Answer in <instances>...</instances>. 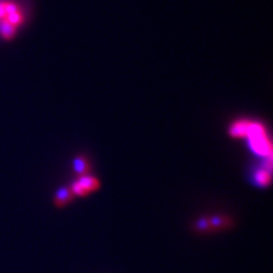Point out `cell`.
Segmentation results:
<instances>
[{
    "label": "cell",
    "instance_id": "6da1fadb",
    "mask_svg": "<svg viewBox=\"0 0 273 273\" xmlns=\"http://www.w3.org/2000/svg\"><path fill=\"white\" fill-rule=\"evenodd\" d=\"M246 136L248 138L249 147L252 148V151L257 154L259 156L263 157H271L272 154V147L270 140L267 139L265 134V130L262 124L259 123H250L248 125L247 134Z\"/></svg>",
    "mask_w": 273,
    "mask_h": 273
},
{
    "label": "cell",
    "instance_id": "7a4b0ae2",
    "mask_svg": "<svg viewBox=\"0 0 273 273\" xmlns=\"http://www.w3.org/2000/svg\"><path fill=\"white\" fill-rule=\"evenodd\" d=\"M99 188V181L92 175H81L76 182H73L71 190L74 196H86L91 191H95Z\"/></svg>",
    "mask_w": 273,
    "mask_h": 273
},
{
    "label": "cell",
    "instance_id": "5b68a950",
    "mask_svg": "<svg viewBox=\"0 0 273 273\" xmlns=\"http://www.w3.org/2000/svg\"><path fill=\"white\" fill-rule=\"evenodd\" d=\"M73 170H74V172L80 175V177L81 175H86L90 170L89 162L87 161L86 157L79 156L73 162Z\"/></svg>",
    "mask_w": 273,
    "mask_h": 273
},
{
    "label": "cell",
    "instance_id": "3957f363",
    "mask_svg": "<svg viewBox=\"0 0 273 273\" xmlns=\"http://www.w3.org/2000/svg\"><path fill=\"white\" fill-rule=\"evenodd\" d=\"M271 160L266 163V165H264L261 169L256 170V172L254 174V180L256 184L261 187H266L271 182Z\"/></svg>",
    "mask_w": 273,
    "mask_h": 273
},
{
    "label": "cell",
    "instance_id": "277c9868",
    "mask_svg": "<svg viewBox=\"0 0 273 273\" xmlns=\"http://www.w3.org/2000/svg\"><path fill=\"white\" fill-rule=\"evenodd\" d=\"M73 198H74V193L72 192L71 188L63 187L56 191L54 201L56 206H58V208H63V206H65L66 204H69L70 201L73 200Z\"/></svg>",
    "mask_w": 273,
    "mask_h": 273
},
{
    "label": "cell",
    "instance_id": "ba28073f",
    "mask_svg": "<svg viewBox=\"0 0 273 273\" xmlns=\"http://www.w3.org/2000/svg\"><path fill=\"white\" fill-rule=\"evenodd\" d=\"M0 33H2L4 39H7V40L8 39H12L16 33V26L8 23L5 20H3L2 23H0Z\"/></svg>",
    "mask_w": 273,
    "mask_h": 273
},
{
    "label": "cell",
    "instance_id": "8992f818",
    "mask_svg": "<svg viewBox=\"0 0 273 273\" xmlns=\"http://www.w3.org/2000/svg\"><path fill=\"white\" fill-rule=\"evenodd\" d=\"M248 125H249V122L247 121H239L235 123L230 130L231 135L238 136V138H240V136H246V134H247Z\"/></svg>",
    "mask_w": 273,
    "mask_h": 273
},
{
    "label": "cell",
    "instance_id": "52a82bcc",
    "mask_svg": "<svg viewBox=\"0 0 273 273\" xmlns=\"http://www.w3.org/2000/svg\"><path fill=\"white\" fill-rule=\"evenodd\" d=\"M17 11H20L19 6L11 2H0V20H5V17L10 14H13Z\"/></svg>",
    "mask_w": 273,
    "mask_h": 273
},
{
    "label": "cell",
    "instance_id": "9c48e42d",
    "mask_svg": "<svg viewBox=\"0 0 273 273\" xmlns=\"http://www.w3.org/2000/svg\"><path fill=\"white\" fill-rule=\"evenodd\" d=\"M5 21H7L8 23H11L12 25H14L17 28V26H20L24 22V15L22 14L21 11H17L15 13H13V14L7 15L5 17Z\"/></svg>",
    "mask_w": 273,
    "mask_h": 273
}]
</instances>
